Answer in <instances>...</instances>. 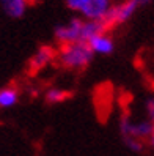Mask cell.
<instances>
[{"label": "cell", "instance_id": "cell-1", "mask_svg": "<svg viewBox=\"0 0 154 156\" xmlns=\"http://www.w3.org/2000/svg\"><path fill=\"white\" fill-rule=\"evenodd\" d=\"M107 24L104 21L98 19H80V17H72L71 21L58 25L55 29V40L60 44H69L77 41L88 43L93 36L104 33Z\"/></svg>", "mask_w": 154, "mask_h": 156}, {"label": "cell", "instance_id": "cell-2", "mask_svg": "<svg viewBox=\"0 0 154 156\" xmlns=\"http://www.w3.org/2000/svg\"><path fill=\"white\" fill-rule=\"evenodd\" d=\"M93 55L94 52L91 51L88 43L77 41V43L61 44V48L57 52V60L63 68L77 71L87 68L91 63Z\"/></svg>", "mask_w": 154, "mask_h": 156}, {"label": "cell", "instance_id": "cell-3", "mask_svg": "<svg viewBox=\"0 0 154 156\" xmlns=\"http://www.w3.org/2000/svg\"><path fill=\"white\" fill-rule=\"evenodd\" d=\"M66 5L84 19L104 21L112 8V0H66Z\"/></svg>", "mask_w": 154, "mask_h": 156}, {"label": "cell", "instance_id": "cell-4", "mask_svg": "<svg viewBox=\"0 0 154 156\" xmlns=\"http://www.w3.org/2000/svg\"><path fill=\"white\" fill-rule=\"evenodd\" d=\"M140 5H142L140 0H124L118 5H112L107 16L104 17V22L107 25H120L128 22L135 14V11L139 10Z\"/></svg>", "mask_w": 154, "mask_h": 156}, {"label": "cell", "instance_id": "cell-5", "mask_svg": "<svg viewBox=\"0 0 154 156\" xmlns=\"http://www.w3.org/2000/svg\"><path fill=\"white\" fill-rule=\"evenodd\" d=\"M120 129L124 137H132V139H149L152 129H154V123L151 120H140V122H132L129 117H123L121 123H120Z\"/></svg>", "mask_w": 154, "mask_h": 156}, {"label": "cell", "instance_id": "cell-6", "mask_svg": "<svg viewBox=\"0 0 154 156\" xmlns=\"http://www.w3.org/2000/svg\"><path fill=\"white\" fill-rule=\"evenodd\" d=\"M88 44H90V48H91V51L94 54H98V55H110L115 49V43L112 40V36L107 35L105 32L93 36V38L88 41Z\"/></svg>", "mask_w": 154, "mask_h": 156}, {"label": "cell", "instance_id": "cell-7", "mask_svg": "<svg viewBox=\"0 0 154 156\" xmlns=\"http://www.w3.org/2000/svg\"><path fill=\"white\" fill-rule=\"evenodd\" d=\"M53 58H57V52L53 51L49 46H43L38 51L35 52V55L30 60V68L33 71H39L43 68L49 66L50 63L53 62Z\"/></svg>", "mask_w": 154, "mask_h": 156}, {"label": "cell", "instance_id": "cell-8", "mask_svg": "<svg viewBox=\"0 0 154 156\" xmlns=\"http://www.w3.org/2000/svg\"><path fill=\"white\" fill-rule=\"evenodd\" d=\"M29 2L27 0H3V10L10 17H22L24 13L27 11Z\"/></svg>", "mask_w": 154, "mask_h": 156}, {"label": "cell", "instance_id": "cell-9", "mask_svg": "<svg viewBox=\"0 0 154 156\" xmlns=\"http://www.w3.org/2000/svg\"><path fill=\"white\" fill-rule=\"evenodd\" d=\"M19 101V91L14 87H5L0 90V109H11Z\"/></svg>", "mask_w": 154, "mask_h": 156}, {"label": "cell", "instance_id": "cell-10", "mask_svg": "<svg viewBox=\"0 0 154 156\" xmlns=\"http://www.w3.org/2000/svg\"><path fill=\"white\" fill-rule=\"evenodd\" d=\"M69 96V93L63 88H58V87H52L46 91V101L50 104H58V103H63L66 98Z\"/></svg>", "mask_w": 154, "mask_h": 156}, {"label": "cell", "instance_id": "cell-11", "mask_svg": "<svg viewBox=\"0 0 154 156\" xmlns=\"http://www.w3.org/2000/svg\"><path fill=\"white\" fill-rule=\"evenodd\" d=\"M124 140H126V145H128L131 150H134V151H140V150L143 148V144H142V140H139V139H132V137H124Z\"/></svg>", "mask_w": 154, "mask_h": 156}, {"label": "cell", "instance_id": "cell-12", "mask_svg": "<svg viewBox=\"0 0 154 156\" xmlns=\"http://www.w3.org/2000/svg\"><path fill=\"white\" fill-rule=\"evenodd\" d=\"M146 112H148V115H149V120L152 122V120H154V98L149 99L148 103H146Z\"/></svg>", "mask_w": 154, "mask_h": 156}, {"label": "cell", "instance_id": "cell-13", "mask_svg": "<svg viewBox=\"0 0 154 156\" xmlns=\"http://www.w3.org/2000/svg\"><path fill=\"white\" fill-rule=\"evenodd\" d=\"M152 123H154V120H152ZM149 144L154 147V129H152V134H151V137H149Z\"/></svg>", "mask_w": 154, "mask_h": 156}, {"label": "cell", "instance_id": "cell-14", "mask_svg": "<svg viewBox=\"0 0 154 156\" xmlns=\"http://www.w3.org/2000/svg\"><path fill=\"white\" fill-rule=\"evenodd\" d=\"M29 3H38V2H41V0H27Z\"/></svg>", "mask_w": 154, "mask_h": 156}, {"label": "cell", "instance_id": "cell-15", "mask_svg": "<svg viewBox=\"0 0 154 156\" xmlns=\"http://www.w3.org/2000/svg\"><path fill=\"white\" fill-rule=\"evenodd\" d=\"M148 2H151V0H140V3H142V5H145V3H148Z\"/></svg>", "mask_w": 154, "mask_h": 156}, {"label": "cell", "instance_id": "cell-16", "mask_svg": "<svg viewBox=\"0 0 154 156\" xmlns=\"http://www.w3.org/2000/svg\"><path fill=\"white\" fill-rule=\"evenodd\" d=\"M2 2H3V0H2Z\"/></svg>", "mask_w": 154, "mask_h": 156}]
</instances>
